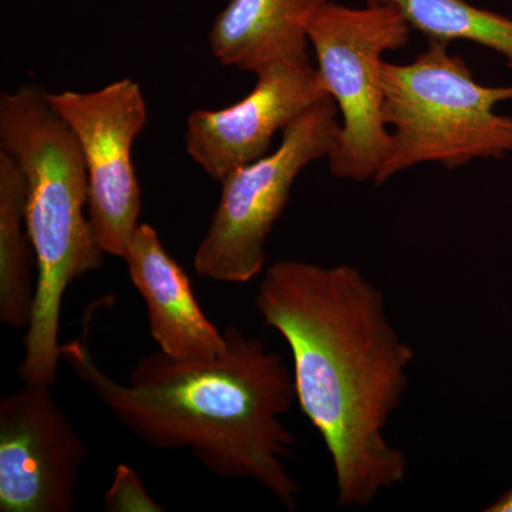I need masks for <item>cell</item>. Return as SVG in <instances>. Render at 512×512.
<instances>
[{
	"label": "cell",
	"instance_id": "obj_6",
	"mask_svg": "<svg viewBox=\"0 0 512 512\" xmlns=\"http://www.w3.org/2000/svg\"><path fill=\"white\" fill-rule=\"evenodd\" d=\"M338 114L332 97H325L282 131L274 153L222 178L220 201L194 255L198 275L241 285L264 274L269 235L296 178L308 165L329 157L340 127Z\"/></svg>",
	"mask_w": 512,
	"mask_h": 512
},
{
	"label": "cell",
	"instance_id": "obj_10",
	"mask_svg": "<svg viewBox=\"0 0 512 512\" xmlns=\"http://www.w3.org/2000/svg\"><path fill=\"white\" fill-rule=\"evenodd\" d=\"M130 281L146 303L158 350L183 360L225 353L227 336L202 311L183 266L164 248L157 229L140 222L124 256Z\"/></svg>",
	"mask_w": 512,
	"mask_h": 512
},
{
	"label": "cell",
	"instance_id": "obj_1",
	"mask_svg": "<svg viewBox=\"0 0 512 512\" xmlns=\"http://www.w3.org/2000/svg\"><path fill=\"white\" fill-rule=\"evenodd\" d=\"M261 276L256 312L291 350L296 403L328 450L338 504L369 507L409 474L386 429L409 389L412 345L356 266L282 259Z\"/></svg>",
	"mask_w": 512,
	"mask_h": 512
},
{
	"label": "cell",
	"instance_id": "obj_3",
	"mask_svg": "<svg viewBox=\"0 0 512 512\" xmlns=\"http://www.w3.org/2000/svg\"><path fill=\"white\" fill-rule=\"evenodd\" d=\"M0 151L26 181V224L36 255V298L18 373L26 384L56 383L64 293L103 265L87 212L89 178L82 148L50 103L23 84L0 96Z\"/></svg>",
	"mask_w": 512,
	"mask_h": 512
},
{
	"label": "cell",
	"instance_id": "obj_14",
	"mask_svg": "<svg viewBox=\"0 0 512 512\" xmlns=\"http://www.w3.org/2000/svg\"><path fill=\"white\" fill-rule=\"evenodd\" d=\"M104 508L110 512H161L163 508L148 494L146 485L133 468L120 464L113 484L104 497Z\"/></svg>",
	"mask_w": 512,
	"mask_h": 512
},
{
	"label": "cell",
	"instance_id": "obj_11",
	"mask_svg": "<svg viewBox=\"0 0 512 512\" xmlns=\"http://www.w3.org/2000/svg\"><path fill=\"white\" fill-rule=\"evenodd\" d=\"M329 0H229L208 43L221 64L258 73L275 62H311L308 25Z\"/></svg>",
	"mask_w": 512,
	"mask_h": 512
},
{
	"label": "cell",
	"instance_id": "obj_5",
	"mask_svg": "<svg viewBox=\"0 0 512 512\" xmlns=\"http://www.w3.org/2000/svg\"><path fill=\"white\" fill-rule=\"evenodd\" d=\"M412 32L392 5L350 8L329 0L309 22L320 76L342 117L328 157L335 177L375 183L392 144L382 116L383 57L409 45Z\"/></svg>",
	"mask_w": 512,
	"mask_h": 512
},
{
	"label": "cell",
	"instance_id": "obj_13",
	"mask_svg": "<svg viewBox=\"0 0 512 512\" xmlns=\"http://www.w3.org/2000/svg\"><path fill=\"white\" fill-rule=\"evenodd\" d=\"M367 5L394 6L427 39L468 40L493 50L512 70V19L508 16L468 0H367Z\"/></svg>",
	"mask_w": 512,
	"mask_h": 512
},
{
	"label": "cell",
	"instance_id": "obj_2",
	"mask_svg": "<svg viewBox=\"0 0 512 512\" xmlns=\"http://www.w3.org/2000/svg\"><path fill=\"white\" fill-rule=\"evenodd\" d=\"M228 348L212 359L141 357L127 382L107 375L84 339L60 356L131 434L160 450L188 448L210 473L261 485L293 511L301 494L286 458L293 434L282 417L296 403L292 367L241 329H225Z\"/></svg>",
	"mask_w": 512,
	"mask_h": 512
},
{
	"label": "cell",
	"instance_id": "obj_7",
	"mask_svg": "<svg viewBox=\"0 0 512 512\" xmlns=\"http://www.w3.org/2000/svg\"><path fill=\"white\" fill-rule=\"evenodd\" d=\"M50 103L79 141L94 237L104 254L124 259L141 214L133 144L147 123L140 84L121 79L94 92L49 93Z\"/></svg>",
	"mask_w": 512,
	"mask_h": 512
},
{
	"label": "cell",
	"instance_id": "obj_4",
	"mask_svg": "<svg viewBox=\"0 0 512 512\" xmlns=\"http://www.w3.org/2000/svg\"><path fill=\"white\" fill-rule=\"evenodd\" d=\"M448 45L427 39L413 62H383L382 116L392 144L376 185L424 163L453 170L512 153V116L495 113L498 103L512 100V84L478 83Z\"/></svg>",
	"mask_w": 512,
	"mask_h": 512
},
{
	"label": "cell",
	"instance_id": "obj_15",
	"mask_svg": "<svg viewBox=\"0 0 512 512\" xmlns=\"http://www.w3.org/2000/svg\"><path fill=\"white\" fill-rule=\"evenodd\" d=\"M487 512H512V487L485 508Z\"/></svg>",
	"mask_w": 512,
	"mask_h": 512
},
{
	"label": "cell",
	"instance_id": "obj_9",
	"mask_svg": "<svg viewBox=\"0 0 512 512\" xmlns=\"http://www.w3.org/2000/svg\"><path fill=\"white\" fill-rule=\"evenodd\" d=\"M255 76L254 90L238 103L188 116L185 150L214 180L266 156L278 131L330 96L311 62H275Z\"/></svg>",
	"mask_w": 512,
	"mask_h": 512
},
{
	"label": "cell",
	"instance_id": "obj_8",
	"mask_svg": "<svg viewBox=\"0 0 512 512\" xmlns=\"http://www.w3.org/2000/svg\"><path fill=\"white\" fill-rule=\"evenodd\" d=\"M86 444L49 384L0 400V511L70 512Z\"/></svg>",
	"mask_w": 512,
	"mask_h": 512
},
{
	"label": "cell",
	"instance_id": "obj_12",
	"mask_svg": "<svg viewBox=\"0 0 512 512\" xmlns=\"http://www.w3.org/2000/svg\"><path fill=\"white\" fill-rule=\"evenodd\" d=\"M36 255L26 224V181L0 151V322L28 328L36 298Z\"/></svg>",
	"mask_w": 512,
	"mask_h": 512
}]
</instances>
